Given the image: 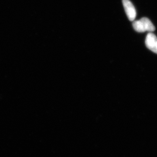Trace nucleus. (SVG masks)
I'll list each match as a JSON object with an SVG mask.
<instances>
[{"instance_id":"obj_1","label":"nucleus","mask_w":157,"mask_h":157,"mask_svg":"<svg viewBox=\"0 0 157 157\" xmlns=\"http://www.w3.org/2000/svg\"><path fill=\"white\" fill-rule=\"evenodd\" d=\"M134 29L138 33L154 32L155 30V26L147 17H142L139 20L135 21L133 23Z\"/></svg>"},{"instance_id":"obj_2","label":"nucleus","mask_w":157,"mask_h":157,"mask_svg":"<svg viewBox=\"0 0 157 157\" xmlns=\"http://www.w3.org/2000/svg\"><path fill=\"white\" fill-rule=\"evenodd\" d=\"M123 4L126 14L130 21H134L136 17V11L133 4L130 0H122Z\"/></svg>"},{"instance_id":"obj_3","label":"nucleus","mask_w":157,"mask_h":157,"mask_svg":"<svg viewBox=\"0 0 157 157\" xmlns=\"http://www.w3.org/2000/svg\"><path fill=\"white\" fill-rule=\"evenodd\" d=\"M146 47L153 52L157 54V37L155 34L149 33L145 39Z\"/></svg>"}]
</instances>
